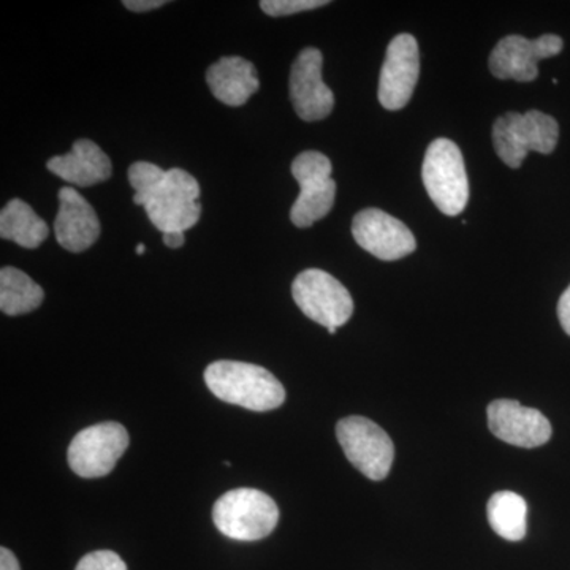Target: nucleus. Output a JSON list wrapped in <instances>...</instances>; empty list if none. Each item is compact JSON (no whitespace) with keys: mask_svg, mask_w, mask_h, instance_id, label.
<instances>
[{"mask_svg":"<svg viewBox=\"0 0 570 570\" xmlns=\"http://www.w3.org/2000/svg\"><path fill=\"white\" fill-rule=\"evenodd\" d=\"M129 183L135 205L146 209L163 234L189 230L200 219V184L181 168L163 170L151 163H135L129 168Z\"/></svg>","mask_w":570,"mask_h":570,"instance_id":"obj_1","label":"nucleus"},{"mask_svg":"<svg viewBox=\"0 0 570 570\" xmlns=\"http://www.w3.org/2000/svg\"><path fill=\"white\" fill-rule=\"evenodd\" d=\"M205 382L214 396L254 412L283 406L285 389L265 367L220 360L206 367Z\"/></svg>","mask_w":570,"mask_h":570,"instance_id":"obj_2","label":"nucleus"},{"mask_svg":"<svg viewBox=\"0 0 570 570\" xmlns=\"http://www.w3.org/2000/svg\"><path fill=\"white\" fill-rule=\"evenodd\" d=\"M213 521L225 538L254 542L268 538L279 521V509L261 490L236 489L217 499Z\"/></svg>","mask_w":570,"mask_h":570,"instance_id":"obj_3","label":"nucleus"},{"mask_svg":"<svg viewBox=\"0 0 570 570\" xmlns=\"http://www.w3.org/2000/svg\"><path fill=\"white\" fill-rule=\"evenodd\" d=\"M491 137L499 159L510 168H520L528 153L554 151L560 126L557 119L542 111L531 110L524 115L510 111L497 119Z\"/></svg>","mask_w":570,"mask_h":570,"instance_id":"obj_4","label":"nucleus"},{"mask_svg":"<svg viewBox=\"0 0 570 570\" xmlns=\"http://www.w3.org/2000/svg\"><path fill=\"white\" fill-rule=\"evenodd\" d=\"M423 184L439 212L459 216L466 208L469 183L463 154L448 138H438L428 146L422 168Z\"/></svg>","mask_w":570,"mask_h":570,"instance_id":"obj_5","label":"nucleus"},{"mask_svg":"<svg viewBox=\"0 0 570 570\" xmlns=\"http://www.w3.org/2000/svg\"><path fill=\"white\" fill-rule=\"evenodd\" d=\"M332 170L328 157L317 151L302 153L292 164V175L299 186L298 198L291 209L295 227H311L332 212L336 198Z\"/></svg>","mask_w":570,"mask_h":570,"instance_id":"obj_6","label":"nucleus"},{"mask_svg":"<svg viewBox=\"0 0 570 570\" xmlns=\"http://www.w3.org/2000/svg\"><path fill=\"white\" fill-rule=\"evenodd\" d=\"M292 295L302 313L326 330L346 325L354 314V299L347 288L322 269L299 273L292 284Z\"/></svg>","mask_w":570,"mask_h":570,"instance_id":"obj_7","label":"nucleus"},{"mask_svg":"<svg viewBox=\"0 0 570 570\" xmlns=\"http://www.w3.org/2000/svg\"><path fill=\"white\" fill-rule=\"evenodd\" d=\"M336 436L344 455L370 480H384L392 469L395 448L392 439L370 419L347 417L336 425Z\"/></svg>","mask_w":570,"mask_h":570,"instance_id":"obj_8","label":"nucleus"},{"mask_svg":"<svg viewBox=\"0 0 570 570\" xmlns=\"http://www.w3.org/2000/svg\"><path fill=\"white\" fill-rule=\"evenodd\" d=\"M129 433L121 423L104 422L85 428L70 442L69 464L82 479H99L110 474L129 448Z\"/></svg>","mask_w":570,"mask_h":570,"instance_id":"obj_9","label":"nucleus"},{"mask_svg":"<svg viewBox=\"0 0 570 570\" xmlns=\"http://www.w3.org/2000/svg\"><path fill=\"white\" fill-rule=\"evenodd\" d=\"M562 47L564 41L554 33H546L535 40L523 36L505 37L491 51V73L499 80L534 81L539 77V62L560 55Z\"/></svg>","mask_w":570,"mask_h":570,"instance_id":"obj_10","label":"nucleus"},{"mask_svg":"<svg viewBox=\"0 0 570 570\" xmlns=\"http://www.w3.org/2000/svg\"><path fill=\"white\" fill-rule=\"evenodd\" d=\"M420 51L411 33H401L390 41L387 56L379 78V102L385 110L396 111L406 107L417 86Z\"/></svg>","mask_w":570,"mask_h":570,"instance_id":"obj_11","label":"nucleus"},{"mask_svg":"<svg viewBox=\"0 0 570 570\" xmlns=\"http://www.w3.org/2000/svg\"><path fill=\"white\" fill-rule=\"evenodd\" d=\"M352 235L356 245L385 262L400 261L417 249V242L407 225L377 208L356 214Z\"/></svg>","mask_w":570,"mask_h":570,"instance_id":"obj_12","label":"nucleus"},{"mask_svg":"<svg viewBox=\"0 0 570 570\" xmlns=\"http://www.w3.org/2000/svg\"><path fill=\"white\" fill-rule=\"evenodd\" d=\"M322 66L324 56L317 48H305L292 66L288 91L295 112L303 121H321L335 107V96L322 80Z\"/></svg>","mask_w":570,"mask_h":570,"instance_id":"obj_13","label":"nucleus"},{"mask_svg":"<svg viewBox=\"0 0 570 570\" xmlns=\"http://www.w3.org/2000/svg\"><path fill=\"white\" fill-rule=\"evenodd\" d=\"M489 426L502 442L523 449L547 444L553 433L549 419L542 412L521 406L513 400H497L490 404Z\"/></svg>","mask_w":570,"mask_h":570,"instance_id":"obj_14","label":"nucleus"},{"mask_svg":"<svg viewBox=\"0 0 570 570\" xmlns=\"http://www.w3.org/2000/svg\"><path fill=\"white\" fill-rule=\"evenodd\" d=\"M56 239L70 253H82L96 245L100 223L96 212L73 187L59 190V212L55 223Z\"/></svg>","mask_w":570,"mask_h":570,"instance_id":"obj_15","label":"nucleus"},{"mask_svg":"<svg viewBox=\"0 0 570 570\" xmlns=\"http://www.w3.org/2000/svg\"><path fill=\"white\" fill-rule=\"evenodd\" d=\"M48 170L78 187L96 186L111 178V160L91 140H78L66 156L48 160Z\"/></svg>","mask_w":570,"mask_h":570,"instance_id":"obj_16","label":"nucleus"},{"mask_svg":"<svg viewBox=\"0 0 570 570\" xmlns=\"http://www.w3.org/2000/svg\"><path fill=\"white\" fill-rule=\"evenodd\" d=\"M206 81L213 96L228 107H242L261 88L254 63L228 56L213 63L206 71Z\"/></svg>","mask_w":570,"mask_h":570,"instance_id":"obj_17","label":"nucleus"},{"mask_svg":"<svg viewBox=\"0 0 570 570\" xmlns=\"http://www.w3.org/2000/svg\"><path fill=\"white\" fill-rule=\"evenodd\" d=\"M50 235V228L31 206L13 198L0 213V236L26 249H36Z\"/></svg>","mask_w":570,"mask_h":570,"instance_id":"obj_18","label":"nucleus"},{"mask_svg":"<svg viewBox=\"0 0 570 570\" xmlns=\"http://www.w3.org/2000/svg\"><path fill=\"white\" fill-rule=\"evenodd\" d=\"M43 288L21 269L6 266L0 272V309L7 316H22L40 307Z\"/></svg>","mask_w":570,"mask_h":570,"instance_id":"obj_19","label":"nucleus"},{"mask_svg":"<svg viewBox=\"0 0 570 570\" xmlns=\"http://www.w3.org/2000/svg\"><path fill=\"white\" fill-rule=\"evenodd\" d=\"M489 523L502 539L519 542L528 531V504L513 491H499L487 505Z\"/></svg>","mask_w":570,"mask_h":570,"instance_id":"obj_20","label":"nucleus"},{"mask_svg":"<svg viewBox=\"0 0 570 570\" xmlns=\"http://www.w3.org/2000/svg\"><path fill=\"white\" fill-rule=\"evenodd\" d=\"M328 6L326 0H262L261 7L269 17H288V14L302 13Z\"/></svg>","mask_w":570,"mask_h":570,"instance_id":"obj_21","label":"nucleus"},{"mask_svg":"<svg viewBox=\"0 0 570 570\" xmlns=\"http://www.w3.org/2000/svg\"><path fill=\"white\" fill-rule=\"evenodd\" d=\"M75 570H129L118 553L110 550L92 551L82 557Z\"/></svg>","mask_w":570,"mask_h":570,"instance_id":"obj_22","label":"nucleus"},{"mask_svg":"<svg viewBox=\"0 0 570 570\" xmlns=\"http://www.w3.org/2000/svg\"><path fill=\"white\" fill-rule=\"evenodd\" d=\"M165 3H167L165 0H124L122 6L126 7L127 10L142 13V11L160 9Z\"/></svg>","mask_w":570,"mask_h":570,"instance_id":"obj_23","label":"nucleus"},{"mask_svg":"<svg viewBox=\"0 0 570 570\" xmlns=\"http://www.w3.org/2000/svg\"><path fill=\"white\" fill-rule=\"evenodd\" d=\"M558 317H560L562 330L570 336V285L558 303Z\"/></svg>","mask_w":570,"mask_h":570,"instance_id":"obj_24","label":"nucleus"},{"mask_svg":"<svg viewBox=\"0 0 570 570\" xmlns=\"http://www.w3.org/2000/svg\"><path fill=\"white\" fill-rule=\"evenodd\" d=\"M0 570H21L20 562L9 549H0Z\"/></svg>","mask_w":570,"mask_h":570,"instance_id":"obj_25","label":"nucleus"},{"mask_svg":"<svg viewBox=\"0 0 570 570\" xmlns=\"http://www.w3.org/2000/svg\"><path fill=\"white\" fill-rule=\"evenodd\" d=\"M164 243L171 249H179L186 243V236L184 232H170V234H164Z\"/></svg>","mask_w":570,"mask_h":570,"instance_id":"obj_26","label":"nucleus"},{"mask_svg":"<svg viewBox=\"0 0 570 570\" xmlns=\"http://www.w3.org/2000/svg\"><path fill=\"white\" fill-rule=\"evenodd\" d=\"M135 250H137L138 255H141V254L146 253V247H145V245H141V243H140V245H138L137 249H135Z\"/></svg>","mask_w":570,"mask_h":570,"instance_id":"obj_27","label":"nucleus"},{"mask_svg":"<svg viewBox=\"0 0 570 570\" xmlns=\"http://www.w3.org/2000/svg\"><path fill=\"white\" fill-rule=\"evenodd\" d=\"M336 332H337L336 328H330L328 330L330 335H335Z\"/></svg>","mask_w":570,"mask_h":570,"instance_id":"obj_28","label":"nucleus"}]
</instances>
